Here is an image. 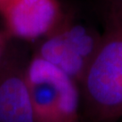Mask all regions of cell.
<instances>
[{
	"mask_svg": "<svg viewBox=\"0 0 122 122\" xmlns=\"http://www.w3.org/2000/svg\"><path fill=\"white\" fill-rule=\"evenodd\" d=\"M109 13H115L122 15V0H107Z\"/></svg>",
	"mask_w": 122,
	"mask_h": 122,
	"instance_id": "obj_6",
	"label": "cell"
},
{
	"mask_svg": "<svg viewBox=\"0 0 122 122\" xmlns=\"http://www.w3.org/2000/svg\"><path fill=\"white\" fill-rule=\"evenodd\" d=\"M100 39V33L65 13L50 34L35 43L33 54L56 66L80 85Z\"/></svg>",
	"mask_w": 122,
	"mask_h": 122,
	"instance_id": "obj_3",
	"label": "cell"
},
{
	"mask_svg": "<svg viewBox=\"0 0 122 122\" xmlns=\"http://www.w3.org/2000/svg\"><path fill=\"white\" fill-rule=\"evenodd\" d=\"M8 38L9 36L6 33H3V32H0V62L2 61L3 57H4V54L6 49H7V46H8Z\"/></svg>",
	"mask_w": 122,
	"mask_h": 122,
	"instance_id": "obj_7",
	"label": "cell"
},
{
	"mask_svg": "<svg viewBox=\"0 0 122 122\" xmlns=\"http://www.w3.org/2000/svg\"><path fill=\"white\" fill-rule=\"evenodd\" d=\"M81 103L95 122L122 118V15L108 12L95 55L80 84Z\"/></svg>",
	"mask_w": 122,
	"mask_h": 122,
	"instance_id": "obj_1",
	"label": "cell"
},
{
	"mask_svg": "<svg viewBox=\"0 0 122 122\" xmlns=\"http://www.w3.org/2000/svg\"><path fill=\"white\" fill-rule=\"evenodd\" d=\"M26 78L36 121H78L81 89L69 75L32 54L26 66Z\"/></svg>",
	"mask_w": 122,
	"mask_h": 122,
	"instance_id": "obj_2",
	"label": "cell"
},
{
	"mask_svg": "<svg viewBox=\"0 0 122 122\" xmlns=\"http://www.w3.org/2000/svg\"><path fill=\"white\" fill-rule=\"evenodd\" d=\"M64 14L59 0H10L0 11L9 37L35 44L59 25Z\"/></svg>",
	"mask_w": 122,
	"mask_h": 122,
	"instance_id": "obj_5",
	"label": "cell"
},
{
	"mask_svg": "<svg viewBox=\"0 0 122 122\" xmlns=\"http://www.w3.org/2000/svg\"><path fill=\"white\" fill-rule=\"evenodd\" d=\"M28 60L8 44L0 62V122H37L26 78Z\"/></svg>",
	"mask_w": 122,
	"mask_h": 122,
	"instance_id": "obj_4",
	"label": "cell"
},
{
	"mask_svg": "<svg viewBox=\"0 0 122 122\" xmlns=\"http://www.w3.org/2000/svg\"><path fill=\"white\" fill-rule=\"evenodd\" d=\"M76 122H78V121H76Z\"/></svg>",
	"mask_w": 122,
	"mask_h": 122,
	"instance_id": "obj_9",
	"label": "cell"
},
{
	"mask_svg": "<svg viewBox=\"0 0 122 122\" xmlns=\"http://www.w3.org/2000/svg\"><path fill=\"white\" fill-rule=\"evenodd\" d=\"M9 1H10V0H0V11L2 10V8L8 3Z\"/></svg>",
	"mask_w": 122,
	"mask_h": 122,
	"instance_id": "obj_8",
	"label": "cell"
}]
</instances>
